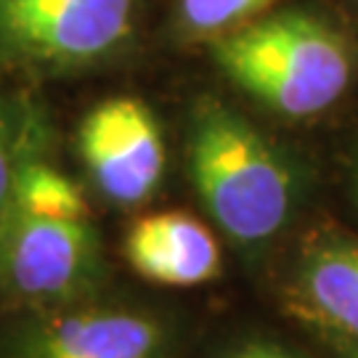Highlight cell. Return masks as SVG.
<instances>
[{"label":"cell","mask_w":358,"mask_h":358,"mask_svg":"<svg viewBox=\"0 0 358 358\" xmlns=\"http://www.w3.org/2000/svg\"><path fill=\"white\" fill-rule=\"evenodd\" d=\"M220 88L282 130H313L358 106V24L329 0H282L205 45Z\"/></svg>","instance_id":"1"},{"label":"cell","mask_w":358,"mask_h":358,"mask_svg":"<svg viewBox=\"0 0 358 358\" xmlns=\"http://www.w3.org/2000/svg\"><path fill=\"white\" fill-rule=\"evenodd\" d=\"M180 120L186 176L223 236L247 255L279 242L306 202L303 154L220 85L189 96Z\"/></svg>","instance_id":"2"},{"label":"cell","mask_w":358,"mask_h":358,"mask_svg":"<svg viewBox=\"0 0 358 358\" xmlns=\"http://www.w3.org/2000/svg\"><path fill=\"white\" fill-rule=\"evenodd\" d=\"M162 0H0V66L38 80L103 72L133 59Z\"/></svg>","instance_id":"3"},{"label":"cell","mask_w":358,"mask_h":358,"mask_svg":"<svg viewBox=\"0 0 358 358\" xmlns=\"http://www.w3.org/2000/svg\"><path fill=\"white\" fill-rule=\"evenodd\" d=\"M106 279L101 236L90 217L13 213L0 234V292L53 310L85 303Z\"/></svg>","instance_id":"4"},{"label":"cell","mask_w":358,"mask_h":358,"mask_svg":"<svg viewBox=\"0 0 358 358\" xmlns=\"http://www.w3.org/2000/svg\"><path fill=\"white\" fill-rule=\"evenodd\" d=\"M75 146L88 180L109 205H146L165 180L170 149L162 117L136 93L93 103L80 117Z\"/></svg>","instance_id":"5"},{"label":"cell","mask_w":358,"mask_h":358,"mask_svg":"<svg viewBox=\"0 0 358 358\" xmlns=\"http://www.w3.org/2000/svg\"><path fill=\"white\" fill-rule=\"evenodd\" d=\"M162 321L125 306H77L40 310L16 337L13 358H167Z\"/></svg>","instance_id":"6"},{"label":"cell","mask_w":358,"mask_h":358,"mask_svg":"<svg viewBox=\"0 0 358 358\" xmlns=\"http://www.w3.org/2000/svg\"><path fill=\"white\" fill-rule=\"evenodd\" d=\"M287 303L300 321L358 345V239L319 229L300 244L287 279Z\"/></svg>","instance_id":"7"},{"label":"cell","mask_w":358,"mask_h":358,"mask_svg":"<svg viewBox=\"0 0 358 358\" xmlns=\"http://www.w3.org/2000/svg\"><path fill=\"white\" fill-rule=\"evenodd\" d=\"M125 257L141 279L162 287H199L223 271L215 234L178 210L138 217L125 236Z\"/></svg>","instance_id":"8"},{"label":"cell","mask_w":358,"mask_h":358,"mask_svg":"<svg viewBox=\"0 0 358 358\" xmlns=\"http://www.w3.org/2000/svg\"><path fill=\"white\" fill-rule=\"evenodd\" d=\"M282 0H162L154 35L167 48L199 53Z\"/></svg>","instance_id":"9"},{"label":"cell","mask_w":358,"mask_h":358,"mask_svg":"<svg viewBox=\"0 0 358 358\" xmlns=\"http://www.w3.org/2000/svg\"><path fill=\"white\" fill-rule=\"evenodd\" d=\"M51 125L27 149L13 192V213L40 217H90L83 189L48 157Z\"/></svg>","instance_id":"10"},{"label":"cell","mask_w":358,"mask_h":358,"mask_svg":"<svg viewBox=\"0 0 358 358\" xmlns=\"http://www.w3.org/2000/svg\"><path fill=\"white\" fill-rule=\"evenodd\" d=\"M43 106L27 96H0V234L13 215L16 176L27 149L48 128Z\"/></svg>","instance_id":"11"},{"label":"cell","mask_w":358,"mask_h":358,"mask_svg":"<svg viewBox=\"0 0 358 358\" xmlns=\"http://www.w3.org/2000/svg\"><path fill=\"white\" fill-rule=\"evenodd\" d=\"M226 358H297L294 353H289L287 348H282L279 343L271 340H250L244 345L234 348Z\"/></svg>","instance_id":"12"},{"label":"cell","mask_w":358,"mask_h":358,"mask_svg":"<svg viewBox=\"0 0 358 358\" xmlns=\"http://www.w3.org/2000/svg\"><path fill=\"white\" fill-rule=\"evenodd\" d=\"M348 178H350V189L358 202V122L348 138Z\"/></svg>","instance_id":"13"},{"label":"cell","mask_w":358,"mask_h":358,"mask_svg":"<svg viewBox=\"0 0 358 358\" xmlns=\"http://www.w3.org/2000/svg\"><path fill=\"white\" fill-rule=\"evenodd\" d=\"M329 3H334L340 11L348 13V16L358 24V0H329Z\"/></svg>","instance_id":"14"},{"label":"cell","mask_w":358,"mask_h":358,"mask_svg":"<svg viewBox=\"0 0 358 358\" xmlns=\"http://www.w3.org/2000/svg\"><path fill=\"white\" fill-rule=\"evenodd\" d=\"M340 358H358V345H353V343H340Z\"/></svg>","instance_id":"15"}]
</instances>
